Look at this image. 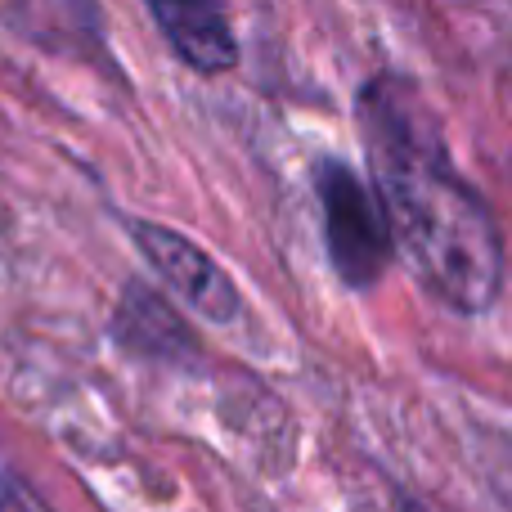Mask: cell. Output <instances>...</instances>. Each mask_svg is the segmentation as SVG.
<instances>
[{"label": "cell", "instance_id": "obj_2", "mask_svg": "<svg viewBox=\"0 0 512 512\" xmlns=\"http://www.w3.org/2000/svg\"><path fill=\"white\" fill-rule=\"evenodd\" d=\"M315 194H319V212H324L328 256H333L337 279L355 292L373 288L382 279V270H387V261L396 256L387 212H382L373 185H364L346 162L319 158Z\"/></svg>", "mask_w": 512, "mask_h": 512}, {"label": "cell", "instance_id": "obj_4", "mask_svg": "<svg viewBox=\"0 0 512 512\" xmlns=\"http://www.w3.org/2000/svg\"><path fill=\"white\" fill-rule=\"evenodd\" d=\"M144 9L185 68L216 77L239 63V41H234L225 0H144Z\"/></svg>", "mask_w": 512, "mask_h": 512}, {"label": "cell", "instance_id": "obj_3", "mask_svg": "<svg viewBox=\"0 0 512 512\" xmlns=\"http://www.w3.org/2000/svg\"><path fill=\"white\" fill-rule=\"evenodd\" d=\"M131 239L144 261L153 265V274H158L194 315L212 319V324H234V319L243 315V297H239V288H234V279L198 248L194 239L167 230V225H153V221H131Z\"/></svg>", "mask_w": 512, "mask_h": 512}, {"label": "cell", "instance_id": "obj_6", "mask_svg": "<svg viewBox=\"0 0 512 512\" xmlns=\"http://www.w3.org/2000/svg\"><path fill=\"white\" fill-rule=\"evenodd\" d=\"M9 504H14V512H50V508H45L36 495H27L23 486H14V495H9Z\"/></svg>", "mask_w": 512, "mask_h": 512}, {"label": "cell", "instance_id": "obj_5", "mask_svg": "<svg viewBox=\"0 0 512 512\" xmlns=\"http://www.w3.org/2000/svg\"><path fill=\"white\" fill-rule=\"evenodd\" d=\"M113 337L131 355H144V360H158V364H194L198 360L194 328L171 310L167 297H158V292L140 279L126 283L122 301H117Z\"/></svg>", "mask_w": 512, "mask_h": 512}, {"label": "cell", "instance_id": "obj_1", "mask_svg": "<svg viewBox=\"0 0 512 512\" xmlns=\"http://www.w3.org/2000/svg\"><path fill=\"white\" fill-rule=\"evenodd\" d=\"M355 117L391 248L432 301L486 315L504 292V234L490 203L454 167L423 90L400 72H378L360 86Z\"/></svg>", "mask_w": 512, "mask_h": 512}]
</instances>
